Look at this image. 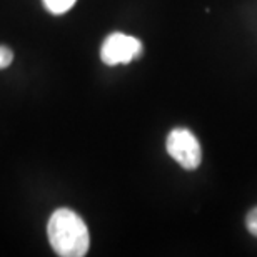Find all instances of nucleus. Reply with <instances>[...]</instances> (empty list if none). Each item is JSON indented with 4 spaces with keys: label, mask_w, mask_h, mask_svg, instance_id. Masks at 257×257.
Segmentation results:
<instances>
[{
    "label": "nucleus",
    "mask_w": 257,
    "mask_h": 257,
    "mask_svg": "<svg viewBox=\"0 0 257 257\" xmlns=\"http://www.w3.org/2000/svg\"><path fill=\"white\" fill-rule=\"evenodd\" d=\"M49 242L60 257H82L90 245L89 229L84 219L72 209H57L47 224Z\"/></svg>",
    "instance_id": "f257e3e1"
},
{
    "label": "nucleus",
    "mask_w": 257,
    "mask_h": 257,
    "mask_svg": "<svg viewBox=\"0 0 257 257\" xmlns=\"http://www.w3.org/2000/svg\"><path fill=\"white\" fill-rule=\"evenodd\" d=\"M167 152L179 166L187 171H194L200 166L202 151L195 136L187 128H174L167 137Z\"/></svg>",
    "instance_id": "f03ea898"
},
{
    "label": "nucleus",
    "mask_w": 257,
    "mask_h": 257,
    "mask_svg": "<svg viewBox=\"0 0 257 257\" xmlns=\"http://www.w3.org/2000/svg\"><path fill=\"white\" fill-rule=\"evenodd\" d=\"M142 54L141 40L120 32L110 34L100 49V59L107 65L128 64Z\"/></svg>",
    "instance_id": "7ed1b4c3"
},
{
    "label": "nucleus",
    "mask_w": 257,
    "mask_h": 257,
    "mask_svg": "<svg viewBox=\"0 0 257 257\" xmlns=\"http://www.w3.org/2000/svg\"><path fill=\"white\" fill-rule=\"evenodd\" d=\"M75 2L77 0H44V5L50 14L60 15V14H65L67 10H70L72 7H74Z\"/></svg>",
    "instance_id": "20e7f679"
},
{
    "label": "nucleus",
    "mask_w": 257,
    "mask_h": 257,
    "mask_svg": "<svg viewBox=\"0 0 257 257\" xmlns=\"http://www.w3.org/2000/svg\"><path fill=\"white\" fill-rule=\"evenodd\" d=\"M14 60V54L12 50L9 47H4V45H0V69H5V67H9L12 64Z\"/></svg>",
    "instance_id": "39448f33"
},
{
    "label": "nucleus",
    "mask_w": 257,
    "mask_h": 257,
    "mask_svg": "<svg viewBox=\"0 0 257 257\" xmlns=\"http://www.w3.org/2000/svg\"><path fill=\"white\" fill-rule=\"evenodd\" d=\"M245 225H247L249 232L254 234L257 237V207L252 209L250 212L247 214V217H245Z\"/></svg>",
    "instance_id": "423d86ee"
}]
</instances>
